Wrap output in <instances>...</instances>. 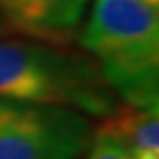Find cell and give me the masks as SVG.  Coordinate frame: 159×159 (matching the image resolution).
Returning <instances> with one entry per match:
<instances>
[{
	"mask_svg": "<svg viewBox=\"0 0 159 159\" xmlns=\"http://www.w3.org/2000/svg\"><path fill=\"white\" fill-rule=\"evenodd\" d=\"M91 139L77 110L0 99V159H79Z\"/></svg>",
	"mask_w": 159,
	"mask_h": 159,
	"instance_id": "3957f363",
	"label": "cell"
},
{
	"mask_svg": "<svg viewBox=\"0 0 159 159\" xmlns=\"http://www.w3.org/2000/svg\"><path fill=\"white\" fill-rule=\"evenodd\" d=\"M87 159H132V157L116 136L97 130L89 143Z\"/></svg>",
	"mask_w": 159,
	"mask_h": 159,
	"instance_id": "8992f818",
	"label": "cell"
},
{
	"mask_svg": "<svg viewBox=\"0 0 159 159\" xmlns=\"http://www.w3.org/2000/svg\"><path fill=\"white\" fill-rule=\"evenodd\" d=\"M97 130L116 136L132 159H159V114L157 107L118 103Z\"/></svg>",
	"mask_w": 159,
	"mask_h": 159,
	"instance_id": "5b68a950",
	"label": "cell"
},
{
	"mask_svg": "<svg viewBox=\"0 0 159 159\" xmlns=\"http://www.w3.org/2000/svg\"><path fill=\"white\" fill-rule=\"evenodd\" d=\"M91 0H0L6 27L43 43L68 46L79 37Z\"/></svg>",
	"mask_w": 159,
	"mask_h": 159,
	"instance_id": "277c9868",
	"label": "cell"
},
{
	"mask_svg": "<svg viewBox=\"0 0 159 159\" xmlns=\"http://www.w3.org/2000/svg\"><path fill=\"white\" fill-rule=\"evenodd\" d=\"M79 41L116 97L157 107L159 17L147 0H93Z\"/></svg>",
	"mask_w": 159,
	"mask_h": 159,
	"instance_id": "6da1fadb",
	"label": "cell"
},
{
	"mask_svg": "<svg viewBox=\"0 0 159 159\" xmlns=\"http://www.w3.org/2000/svg\"><path fill=\"white\" fill-rule=\"evenodd\" d=\"M0 99L103 118L120 103L87 54L35 39L0 41Z\"/></svg>",
	"mask_w": 159,
	"mask_h": 159,
	"instance_id": "7a4b0ae2",
	"label": "cell"
},
{
	"mask_svg": "<svg viewBox=\"0 0 159 159\" xmlns=\"http://www.w3.org/2000/svg\"><path fill=\"white\" fill-rule=\"evenodd\" d=\"M4 29H6V25H4V21H2V17H0V35L4 33Z\"/></svg>",
	"mask_w": 159,
	"mask_h": 159,
	"instance_id": "52a82bcc",
	"label": "cell"
}]
</instances>
